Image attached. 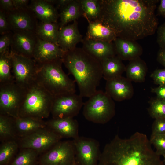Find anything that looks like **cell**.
<instances>
[{
	"label": "cell",
	"instance_id": "obj_1",
	"mask_svg": "<svg viewBox=\"0 0 165 165\" xmlns=\"http://www.w3.org/2000/svg\"><path fill=\"white\" fill-rule=\"evenodd\" d=\"M160 1L100 0L101 13L97 20L111 28L117 38L142 39L157 30L159 22L155 11Z\"/></svg>",
	"mask_w": 165,
	"mask_h": 165
},
{
	"label": "cell",
	"instance_id": "obj_2",
	"mask_svg": "<svg viewBox=\"0 0 165 165\" xmlns=\"http://www.w3.org/2000/svg\"><path fill=\"white\" fill-rule=\"evenodd\" d=\"M151 145L141 133L127 138L116 135L105 146L97 165H164Z\"/></svg>",
	"mask_w": 165,
	"mask_h": 165
},
{
	"label": "cell",
	"instance_id": "obj_3",
	"mask_svg": "<svg viewBox=\"0 0 165 165\" xmlns=\"http://www.w3.org/2000/svg\"><path fill=\"white\" fill-rule=\"evenodd\" d=\"M63 63L74 77L79 95L89 98L97 90L103 77L101 62L82 48L76 47L64 52Z\"/></svg>",
	"mask_w": 165,
	"mask_h": 165
},
{
	"label": "cell",
	"instance_id": "obj_4",
	"mask_svg": "<svg viewBox=\"0 0 165 165\" xmlns=\"http://www.w3.org/2000/svg\"><path fill=\"white\" fill-rule=\"evenodd\" d=\"M62 63L59 58L38 64L36 82L53 97L75 93V81L63 71Z\"/></svg>",
	"mask_w": 165,
	"mask_h": 165
},
{
	"label": "cell",
	"instance_id": "obj_5",
	"mask_svg": "<svg viewBox=\"0 0 165 165\" xmlns=\"http://www.w3.org/2000/svg\"><path fill=\"white\" fill-rule=\"evenodd\" d=\"M53 96L36 82L26 89L20 106L19 117L39 119L48 118L51 114Z\"/></svg>",
	"mask_w": 165,
	"mask_h": 165
},
{
	"label": "cell",
	"instance_id": "obj_6",
	"mask_svg": "<svg viewBox=\"0 0 165 165\" xmlns=\"http://www.w3.org/2000/svg\"><path fill=\"white\" fill-rule=\"evenodd\" d=\"M115 105L114 100L105 92L97 90L84 104L83 114L87 120L104 124L114 116Z\"/></svg>",
	"mask_w": 165,
	"mask_h": 165
},
{
	"label": "cell",
	"instance_id": "obj_7",
	"mask_svg": "<svg viewBox=\"0 0 165 165\" xmlns=\"http://www.w3.org/2000/svg\"><path fill=\"white\" fill-rule=\"evenodd\" d=\"M12 72L14 82L27 89L36 82L38 65L33 58L10 52Z\"/></svg>",
	"mask_w": 165,
	"mask_h": 165
},
{
	"label": "cell",
	"instance_id": "obj_8",
	"mask_svg": "<svg viewBox=\"0 0 165 165\" xmlns=\"http://www.w3.org/2000/svg\"><path fill=\"white\" fill-rule=\"evenodd\" d=\"M26 91L15 82L0 85V114L14 118L19 117Z\"/></svg>",
	"mask_w": 165,
	"mask_h": 165
},
{
	"label": "cell",
	"instance_id": "obj_9",
	"mask_svg": "<svg viewBox=\"0 0 165 165\" xmlns=\"http://www.w3.org/2000/svg\"><path fill=\"white\" fill-rule=\"evenodd\" d=\"M84 104L82 97L75 93L54 96L51 114L53 119L73 118L79 114Z\"/></svg>",
	"mask_w": 165,
	"mask_h": 165
},
{
	"label": "cell",
	"instance_id": "obj_10",
	"mask_svg": "<svg viewBox=\"0 0 165 165\" xmlns=\"http://www.w3.org/2000/svg\"><path fill=\"white\" fill-rule=\"evenodd\" d=\"M76 162L73 140L59 141L46 152L40 165H74Z\"/></svg>",
	"mask_w": 165,
	"mask_h": 165
},
{
	"label": "cell",
	"instance_id": "obj_11",
	"mask_svg": "<svg viewBox=\"0 0 165 165\" xmlns=\"http://www.w3.org/2000/svg\"><path fill=\"white\" fill-rule=\"evenodd\" d=\"M76 161L79 165H97L101 152L96 140L79 136L73 140Z\"/></svg>",
	"mask_w": 165,
	"mask_h": 165
},
{
	"label": "cell",
	"instance_id": "obj_12",
	"mask_svg": "<svg viewBox=\"0 0 165 165\" xmlns=\"http://www.w3.org/2000/svg\"><path fill=\"white\" fill-rule=\"evenodd\" d=\"M62 138L51 129L44 128L23 137L20 145L24 149H32L39 153L53 146Z\"/></svg>",
	"mask_w": 165,
	"mask_h": 165
},
{
	"label": "cell",
	"instance_id": "obj_13",
	"mask_svg": "<svg viewBox=\"0 0 165 165\" xmlns=\"http://www.w3.org/2000/svg\"><path fill=\"white\" fill-rule=\"evenodd\" d=\"M38 38L33 31H15L12 35V53L33 59V53Z\"/></svg>",
	"mask_w": 165,
	"mask_h": 165
},
{
	"label": "cell",
	"instance_id": "obj_14",
	"mask_svg": "<svg viewBox=\"0 0 165 165\" xmlns=\"http://www.w3.org/2000/svg\"><path fill=\"white\" fill-rule=\"evenodd\" d=\"M131 81L122 76L106 81L105 92L113 100L120 102L130 99L134 90Z\"/></svg>",
	"mask_w": 165,
	"mask_h": 165
},
{
	"label": "cell",
	"instance_id": "obj_15",
	"mask_svg": "<svg viewBox=\"0 0 165 165\" xmlns=\"http://www.w3.org/2000/svg\"><path fill=\"white\" fill-rule=\"evenodd\" d=\"M64 52L58 44L38 38L35 47L33 59L41 64L62 58Z\"/></svg>",
	"mask_w": 165,
	"mask_h": 165
},
{
	"label": "cell",
	"instance_id": "obj_16",
	"mask_svg": "<svg viewBox=\"0 0 165 165\" xmlns=\"http://www.w3.org/2000/svg\"><path fill=\"white\" fill-rule=\"evenodd\" d=\"M83 39L78 28V22L75 20L73 24L59 29L57 44L64 53L74 49L77 43L82 42Z\"/></svg>",
	"mask_w": 165,
	"mask_h": 165
},
{
	"label": "cell",
	"instance_id": "obj_17",
	"mask_svg": "<svg viewBox=\"0 0 165 165\" xmlns=\"http://www.w3.org/2000/svg\"><path fill=\"white\" fill-rule=\"evenodd\" d=\"M82 42L84 50L100 62L116 55L113 42L95 40L86 37Z\"/></svg>",
	"mask_w": 165,
	"mask_h": 165
},
{
	"label": "cell",
	"instance_id": "obj_18",
	"mask_svg": "<svg viewBox=\"0 0 165 165\" xmlns=\"http://www.w3.org/2000/svg\"><path fill=\"white\" fill-rule=\"evenodd\" d=\"M26 8L15 9L7 13L6 17L10 28L14 31H34L36 28L34 19Z\"/></svg>",
	"mask_w": 165,
	"mask_h": 165
},
{
	"label": "cell",
	"instance_id": "obj_19",
	"mask_svg": "<svg viewBox=\"0 0 165 165\" xmlns=\"http://www.w3.org/2000/svg\"><path fill=\"white\" fill-rule=\"evenodd\" d=\"M116 55L122 60L140 57L143 53L141 46L136 41L117 38L113 42Z\"/></svg>",
	"mask_w": 165,
	"mask_h": 165
},
{
	"label": "cell",
	"instance_id": "obj_20",
	"mask_svg": "<svg viewBox=\"0 0 165 165\" xmlns=\"http://www.w3.org/2000/svg\"><path fill=\"white\" fill-rule=\"evenodd\" d=\"M51 129L62 138L75 139L79 137V125L73 118L53 119L46 123Z\"/></svg>",
	"mask_w": 165,
	"mask_h": 165
},
{
	"label": "cell",
	"instance_id": "obj_21",
	"mask_svg": "<svg viewBox=\"0 0 165 165\" xmlns=\"http://www.w3.org/2000/svg\"><path fill=\"white\" fill-rule=\"evenodd\" d=\"M30 9L41 22L57 23L59 15L56 9L46 0L31 1Z\"/></svg>",
	"mask_w": 165,
	"mask_h": 165
},
{
	"label": "cell",
	"instance_id": "obj_22",
	"mask_svg": "<svg viewBox=\"0 0 165 165\" xmlns=\"http://www.w3.org/2000/svg\"><path fill=\"white\" fill-rule=\"evenodd\" d=\"M86 37L97 41L113 42L117 38L114 32L109 28L99 21H88Z\"/></svg>",
	"mask_w": 165,
	"mask_h": 165
},
{
	"label": "cell",
	"instance_id": "obj_23",
	"mask_svg": "<svg viewBox=\"0 0 165 165\" xmlns=\"http://www.w3.org/2000/svg\"><path fill=\"white\" fill-rule=\"evenodd\" d=\"M103 77L106 81L122 76L126 66L116 55L107 58L101 62Z\"/></svg>",
	"mask_w": 165,
	"mask_h": 165
},
{
	"label": "cell",
	"instance_id": "obj_24",
	"mask_svg": "<svg viewBox=\"0 0 165 165\" xmlns=\"http://www.w3.org/2000/svg\"><path fill=\"white\" fill-rule=\"evenodd\" d=\"M147 71L146 63L139 57L130 61L125 72L127 78L131 81L142 82L145 80Z\"/></svg>",
	"mask_w": 165,
	"mask_h": 165
},
{
	"label": "cell",
	"instance_id": "obj_25",
	"mask_svg": "<svg viewBox=\"0 0 165 165\" xmlns=\"http://www.w3.org/2000/svg\"><path fill=\"white\" fill-rule=\"evenodd\" d=\"M14 123L17 130L23 137L45 128L47 125L42 120L30 117L14 118Z\"/></svg>",
	"mask_w": 165,
	"mask_h": 165
},
{
	"label": "cell",
	"instance_id": "obj_26",
	"mask_svg": "<svg viewBox=\"0 0 165 165\" xmlns=\"http://www.w3.org/2000/svg\"><path fill=\"white\" fill-rule=\"evenodd\" d=\"M59 30V26L57 23L41 21L36 25L35 32L38 38L58 44Z\"/></svg>",
	"mask_w": 165,
	"mask_h": 165
},
{
	"label": "cell",
	"instance_id": "obj_27",
	"mask_svg": "<svg viewBox=\"0 0 165 165\" xmlns=\"http://www.w3.org/2000/svg\"><path fill=\"white\" fill-rule=\"evenodd\" d=\"M83 12L79 0H72L65 7L61 10L60 14V29L72 21L76 20L82 15Z\"/></svg>",
	"mask_w": 165,
	"mask_h": 165
},
{
	"label": "cell",
	"instance_id": "obj_28",
	"mask_svg": "<svg viewBox=\"0 0 165 165\" xmlns=\"http://www.w3.org/2000/svg\"><path fill=\"white\" fill-rule=\"evenodd\" d=\"M14 82L12 72L10 52L0 55V85Z\"/></svg>",
	"mask_w": 165,
	"mask_h": 165
},
{
	"label": "cell",
	"instance_id": "obj_29",
	"mask_svg": "<svg viewBox=\"0 0 165 165\" xmlns=\"http://www.w3.org/2000/svg\"><path fill=\"white\" fill-rule=\"evenodd\" d=\"M83 12L82 16L87 21H94L98 18L101 13L99 0H79Z\"/></svg>",
	"mask_w": 165,
	"mask_h": 165
},
{
	"label": "cell",
	"instance_id": "obj_30",
	"mask_svg": "<svg viewBox=\"0 0 165 165\" xmlns=\"http://www.w3.org/2000/svg\"><path fill=\"white\" fill-rule=\"evenodd\" d=\"M39 153L34 149L25 148L16 156L11 165H35Z\"/></svg>",
	"mask_w": 165,
	"mask_h": 165
},
{
	"label": "cell",
	"instance_id": "obj_31",
	"mask_svg": "<svg viewBox=\"0 0 165 165\" xmlns=\"http://www.w3.org/2000/svg\"><path fill=\"white\" fill-rule=\"evenodd\" d=\"M18 145L13 141H6L0 148V165H7L16 152Z\"/></svg>",
	"mask_w": 165,
	"mask_h": 165
},
{
	"label": "cell",
	"instance_id": "obj_32",
	"mask_svg": "<svg viewBox=\"0 0 165 165\" xmlns=\"http://www.w3.org/2000/svg\"><path fill=\"white\" fill-rule=\"evenodd\" d=\"M148 109L150 116L155 119L165 118V100L156 98L150 102Z\"/></svg>",
	"mask_w": 165,
	"mask_h": 165
},
{
	"label": "cell",
	"instance_id": "obj_33",
	"mask_svg": "<svg viewBox=\"0 0 165 165\" xmlns=\"http://www.w3.org/2000/svg\"><path fill=\"white\" fill-rule=\"evenodd\" d=\"M14 118L10 116L0 114V136L5 138L13 135L12 124Z\"/></svg>",
	"mask_w": 165,
	"mask_h": 165
},
{
	"label": "cell",
	"instance_id": "obj_34",
	"mask_svg": "<svg viewBox=\"0 0 165 165\" xmlns=\"http://www.w3.org/2000/svg\"><path fill=\"white\" fill-rule=\"evenodd\" d=\"M149 141L155 148L158 155L163 156L165 155V134H151Z\"/></svg>",
	"mask_w": 165,
	"mask_h": 165
},
{
	"label": "cell",
	"instance_id": "obj_35",
	"mask_svg": "<svg viewBox=\"0 0 165 165\" xmlns=\"http://www.w3.org/2000/svg\"><path fill=\"white\" fill-rule=\"evenodd\" d=\"M152 134H165V118L155 119L152 125Z\"/></svg>",
	"mask_w": 165,
	"mask_h": 165
},
{
	"label": "cell",
	"instance_id": "obj_36",
	"mask_svg": "<svg viewBox=\"0 0 165 165\" xmlns=\"http://www.w3.org/2000/svg\"><path fill=\"white\" fill-rule=\"evenodd\" d=\"M150 76L155 84L159 86L165 85V68L155 70Z\"/></svg>",
	"mask_w": 165,
	"mask_h": 165
},
{
	"label": "cell",
	"instance_id": "obj_37",
	"mask_svg": "<svg viewBox=\"0 0 165 165\" xmlns=\"http://www.w3.org/2000/svg\"><path fill=\"white\" fill-rule=\"evenodd\" d=\"M12 35L7 33L2 35L0 38V55L7 52L8 48L11 45Z\"/></svg>",
	"mask_w": 165,
	"mask_h": 165
},
{
	"label": "cell",
	"instance_id": "obj_38",
	"mask_svg": "<svg viewBox=\"0 0 165 165\" xmlns=\"http://www.w3.org/2000/svg\"><path fill=\"white\" fill-rule=\"evenodd\" d=\"M157 42L160 48L165 49V22L158 27Z\"/></svg>",
	"mask_w": 165,
	"mask_h": 165
},
{
	"label": "cell",
	"instance_id": "obj_39",
	"mask_svg": "<svg viewBox=\"0 0 165 165\" xmlns=\"http://www.w3.org/2000/svg\"><path fill=\"white\" fill-rule=\"evenodd\" d=\"M9 25L7 20L5 12L1 11L0 12V33L1 35L9 32Z\"/></svg>",
	"mask_w": 165,
	"mask_h": 165
},
{
	"label": "cell",
	"instance_id": "obj_40",
	"mask_svg": "<svg viewBox=\"0 0 165 165\" xmlns=\"http://www.w3.org/2000/svg\"><path fill=\"white\" fill-rule=\"evenodd\" d=\"M151 91L156 94L157 98L165 100V85L159 86L158 87L152 88Z\"/></svg>",
	"mask_w": 165,
	"mask_h": 165
},
{
	"label": "cell",
	"instance_id": "obj_41",
	"mask_svg": "<svg viewBox=\"0 0 165 165\" xmlns=\"http://www.w3.org/2000/svg\"><path fill=\"white\" fill-rule=\"evenodd\" d=\"M0 3L3 9L7 13L15 9L12 0H0Z\"/></svg>",
	"mask_w": 165,
	"mask_h": 165
},
{
	"label": "cell",
	"instance_id": "obj_42",
	"mask_svg": "<svg viewBox=\"0 0 165 165\" xmlns=\"http://www.w3.org/2000/svg\"><path fill=\"white\" fill-rule=\"evenodd\" d=\"M14 9H19L27 8L28 0H12Z\"/></svg>",
	"mask_w": 165,
	"mask_h": 165
},
{
	"label": "cell",
	"instance_id": "obj_43",
	"mask_svg": "<svg viewBox=\"0 0 165 165\" xmlns=\"http://www.w3.org/2000/svg\"><path fill=\"white\" fill-rule=\"evenodd\" d=\"M157 60L165 68V49L160 48L157 53Z\"/></svg>",
	"mask_w": 165,
	"mask_h": 165
},
{
	"label": "cell",
	"instance_id": "obj_44",
	"mask_svg": "<svg viewBox=\"0 0 165 165\" xmlns=\"http://www.w3.org/2000/svg\"><path fill=\"white\" fill-rule=\"evenodd\" d=\"M160 1V3L157 8V13L159 15L165 17V0Z\"/></svg>",
	"mask_w": 165,
	"mask_h": 165
},
{
	"label": "cell",
	"instance_id": "obj_45",
	"mask_svg": "<svg viewBox=\"0 0 165 165\" xmlns=\"http://www.w3.org/2000/svg\"><path fill=\"white\" fill-rule=\"evenodd\" d=\"M72 0H56L55 3L57 7L61 10L68 5Z\"/></svg>",
	"mask_w": 165,
	"mask_h": 165
},
{
	"label": "cell",
	"instance_id": "obj_46",
	"mask_svg": "<svg viewBox=\"0 0 165 165\" xmlns=\"http://www.w3.org/2000/svg\"><path fill=\"white\" fill-rule=\"evenodd\" d=\"M163 158H164V160H163V163L165 165V155L163 156Z\"/></svg>",
	"mask_w": 165,
	"mask_h": 165
},
{
	"label": "cell",
	"instance_id": "obj_47",
	"mask_svg": "<svg viewBox=\"0 0 165 165\" xmlns=\"http://www.w3.org/2000/svg\"><path fill=\"white\" fill-rule=\"evenodd\" d=\"M74 165H79L78 163L76 161V163Z\"/></svg>",
	"mask_w": 165,
	"mask_h": 165
}]
</instances>
